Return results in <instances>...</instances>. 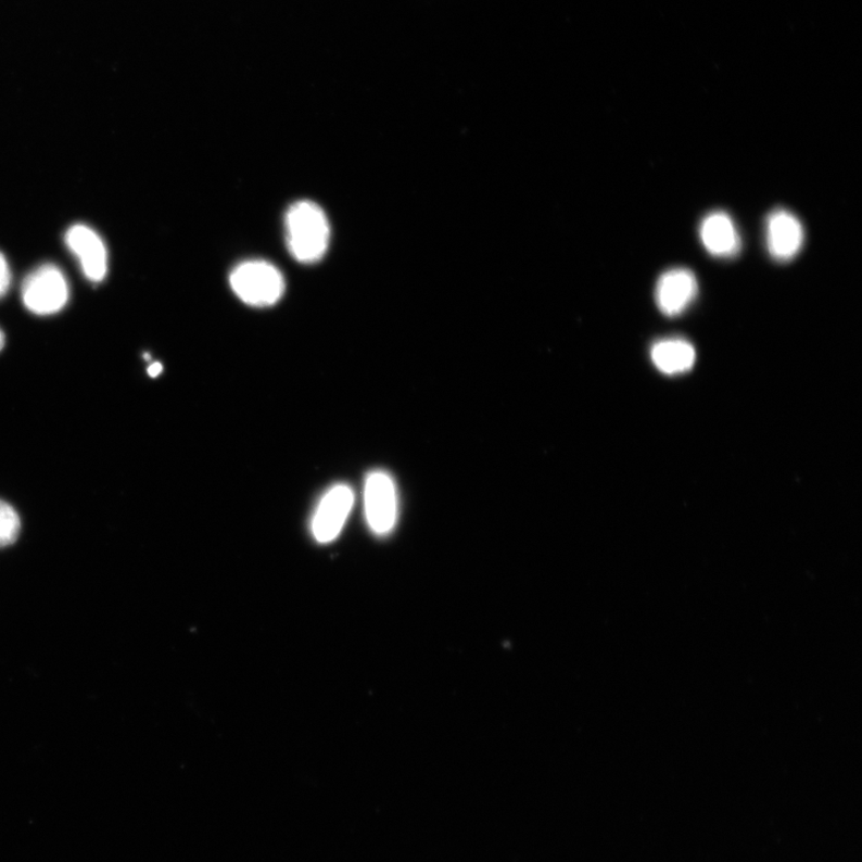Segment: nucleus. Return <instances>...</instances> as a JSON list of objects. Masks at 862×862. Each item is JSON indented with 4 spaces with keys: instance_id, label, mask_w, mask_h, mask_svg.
Instances as JSON below:
<instances>
[{
    "instance_id": "nucleus-1",
    "label": "nucleus",
    "mask_w": 862,
    "mask_h": 862,
    "mask_svg": "<svg viewBox=\"0 0 862 862\" xmlns=\"http://www.w3.org/2000/svg\"><path fill=\"white\" fill-rule=\"evenodd\" d=\"M286 239L293 258L302 264H316L328 252L331 228L328 216L316 203L301 201L287 212Z\"/></svg>"
},
{
    "instance_id": "nucleus-2",
    "label": "nucleus",
    "mask_w": 862,
    "mask_h": 862,
    "mask_svg": "<svg viewBox=\"0 0 862 862\" xmlns=\"http://www.w3.org/2000/svg\"><path fill=\"white\" fill-rule=\"evenodd\" d=\"M229 282L237 296L254 307L276 305L286 291L281 271L265 261L241 263L231 271Z\"/></svg>"
},
{
    "instance_id": "nucleus-3",
    "label": "nucleus",
    "mask_w": 862,
    "mask_h": 862,
    "mask_svg": "<svg viewBox=\"0 0 862 862\" xmlns=\"http://www.w3.org/2000/svg\"><path fill=\"white\" fill-rule=\"evenodd\" d=\"M69 295L66 277L60 267L45 264L23 281V304L37 316H52L67 304Z\"/></svg>"
},
{
    "instance_id": "nucleus-4",
    "label": "nucleus",
    "mask_w": 862,
    "mask_h": 862,
    "mask_svg": "<svg viewBox=\"0 0 862 862\" xmlns=\"http://www.w3.org/2000/svg\"><path fill=\"white\" fill-rule=\"evenodd\" d=\"M365 512L368 525L378 535L392 532L398 520V493L392 477L372 471L365 485Z\"/></svg>"
},
{
    "instance_id": "nucleus-5",
    "label": "nucleus",
    "mask_w": 862,
    "mask_h": 862,
    "mask_svg": "<svg viewBox=\"0 0 862 862\" xmlns=\"http://www.w3.org/2000/svg\"><path fill=\"white\" fill-rule=\"evenodd\" d=\"M355 503L353 489L346 484H337L326 493L317 507L312 520L314 538L319 543H331L341 534L345 522L351 516Z\"/></svg>"
},
{
    "instance_id": "nucleus-6",
    "label": "nucleus",
    "mask_w": 862,
    "mask_h": 862,
    "mask_svg": "<svg viewBox=\"0 0 862 862\" xmlns=\"http://www.w3.org/2000/svg\"><path fill=\"white\" fill-rule=\"evenodd\" d=\"M65 242L78 258L85 276L90 282L100 283L107 276L109 254L106 244L94 229L75 225L66 231Z\"/></svg>"
},
{
    "instance_id": "nucleus-7",
    "label": "nucleus",
    "mask_w": 862,
    "mask_h": 862,
    "mask_svg": "<svg viewBox=\"0 0 862 862\" xmlns=\"http://www.w3.org/2000/svg\"><path fill=\"white\" fill-rule=\"evenodd\" d=\"M806 241L799 218L786 208H776L766 219V248L777 262L796 258Z\"/></svg>"
},
{
    "instance_id": "nucleus-8",
    "label": "nucleus",
    "mask_w": 862,
    "mask_h": 862,
    "mask_svg": "<svg viewBox=\"0 0 862 862\" xmlns=\"http://www.w3.org/2000/svg\"><path fill=\"white\" fill-rule=\"evenodd\" d=\"M697 293V279L690 270L672 269L663 272L658 279L657 306L668 317L680 316L693 304Z\"/></svg>"
},
{
    "instance_id": "nucleus-9",
    "label": "nucleus",
    "mask_w": 862,
    "mask_h": 862,
    "mask_svg": "<svg viewBox=\"0 0 862 862\" xmlns=\"http://www.w3.org/2000/svg\"><path fill=\"white\" fill-rule=\"evenodd\" d=\"M700 237L705 249L718 258H733L741 248L738 229L724 212L710 213L703 218Z\"/></svg>"
},
{
    "instance_id": "nucleus-10",
    "label": "nucleus",
    "mask_w": 862,
    "mask_h": 862,
    "mask_svg": "<svg viewBox=\"0 0 862 862\" xmlns=\"http://www.w3.org/2000/svg\"><path fill=\"white\" fill-rule=\"evenodd\" d=\"M651 360L663 375L675 376L690 370L695 365L694 346L681 338L663 340L651 347Z\"/></svg>"
},
{
    "instance_id": "nucleus-11",
    "label": "nucleus",
    "mask_w": 862,
    "mask_h": 862,
    "mask_svg": "<svg viewBox=\"0 0 862 862\" xmlns=\"http://www.w3.org/2000/svg\"><path fill=\"white\" fill-rule=\"evenodd\" d=\"M21 531L17 511L0 499V547L14 544Z\"/></svg>"
},
{
    "instance_id": "nucleus-12",
    "label": "nucleus",
    "mask_w": 862,
    "mask_h": 862,
    "mask_svg": "<svg viewBox=\"0 0 862 862\" xmlns=\"http://www.w3.org/2000/svg\"><path fill=\"white\" fill-rule=\"evenodd\" d=\"M11 284V272L5 256L0 253V299L7 293Z\"/></svg>"
},
{
    "instance_id": "nucleus-13",
    "label": "nucleus",
    "mask_w": 862,
    "mask_h": 862,
    "mask_svg": "<svg viewBox=\"0 0 862 862\" xmlns=\"http://www.w3.org/2000/svg\"><path fill=\"white\" fill-rule=\"evenodd\" d=\"M162 370H163V367H162V365H161V364H159V363H156V364H153V365H151V366L148 368V372H149V376H150L151 378H156V377H159V376L161 375Z\"/></svg>"
},
{
    "instance_id": "nucleus-14",
    "label": "nucleus",
    "mask_w": 862,
    "mask_h": 862,
    "mask_svg": "<svg viewBox=\"0 0 862 862\" xmlns=\"http://www.w3.org/2000/svg\"><path fill=\"white\" fill-rule=\"evenodd\" d=\"M4 345H5V335L4 332L0 330V352L3 351Z\"/></svg>"
}]
</instances>
